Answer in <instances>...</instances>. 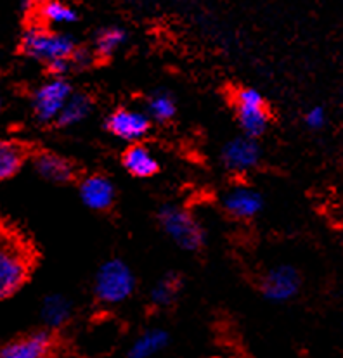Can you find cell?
I'll return each mask as SVG.
<instances>
[{
    "mask_svg": "<svg viewBox=\"0 0 343 358\" xmlns=\"http://www.w3.org/2000/svg\"><path fill=\"white\" fill-rule=\"evenodd\" d=\"M31 255L18 237L0 234V299L16 294L27 282Z\"/></svg>",
    "mask_w": 343,
    "mask_h": 358,
    "instance_id": "1",
    "label": "cell"
},
{
    "mask_svg": "<svg viewBox=\"0 0 343 358\" xmlns=\"http://www.w3.org/2000/svg\"><path fill=\"white\" fill-rule=\"evenodd\" d=\"M21 49L31 59L47 64L54 59L71 57L76 42L66 33L50 31L46 27H30L21 40Z\"/></svg>",
    "mask_w": 343,
    "mask_h": 358,
    "instance_id": "2",
    "label": "cell"
},
{
    "mask_svg": "<svg viewBox=\"0 0 343 358\" xmlns=\"http://www.w3.org/2000/svg\"><path fill=\"white\" fill-rule=\"evenodd\" d=\"M136 289V277L122 260H109L97 270L94 293L106 305H120L127 301Z\"/></svg>",
    "mask_w": 343,
    "mask_h": 358,
    "instance_id": "3",
    "label": "cell"
},
{
    "mask_svg": "<svg viewBox=\"0 0 343 358\" xmlns=\"http://www.w3.org/2000/svg\"><path fill=\"white\" fill-rule=\"evenodd\" d=\"M158 222L163 232L186 251H198L205 244V230L202 224L184 208L167 204L160 210Z\"/></svg>",
    "mask_w": 343,
    "mask_h": 358,
    "instance_id": "4",
    "label": "cell"
},
{
    "mask_svg": "<svg viewBox=\"0 0 343 358\" xmlns=\"http://www.w3.org/2000/svg\"><path fill=\"white\" fill-rule=\"evenodd\" d=\"M234 109L238 122L248 137H260L267 130L271 115L264 97L255 89H239L234 94Z\"/></svg>",
    "mask_w": 343,
    "mask_h": 358,
    "instance_id": "5",
    "label": "cell"
},
{
    "mask_svg": "<svg viewBox=\"0 0 343 358\" xmlns=\"http://www.w3.org/2000/svg\"><path fill=\"white\" fill-rule=\"evenodd\" d=\"M71 87L64 78L52 76V80L40 85L34 94V113L40 123H52L71 96Z\"/></svg>",
    "mask_w": 343,
    "mask_h": 358,
    "instance_id": "6",
    "label": "cell"
},
{
    "mask_svg": "<svg viewBox=\"0 0 343 358\" xmlns=\"http://www.w3.org/2000/svg\"><path fill=\"white\" fill-rule=\"evenodd\" d=\"M302 287V275L295 266H272L260 282V291L269 301L284 303L293 299Z\"/></svg>",
    "mask_w": 343,
    "mask_h": 358,
    "instance_id": "7",
    "label": "cell"
},
{
    "mask_svg": "<svg viewBox=\"0 0 343 358\" xmlns=\"http://www.w3.org/2000/svg\"><path fill=\"white\" fill-rule=\"evenodd\" d=\"M222 162L232 173H246L260 162V148L255 137H238L227 142L222 151Z\"/></svg>",
    "mask_w": 343,
    "mask_h": 358,
    "instance_id": "8",
    "label": "cell"
},
{
    "mask_svg": "<svg viewBox=\"0 0 343 358\" xmlns=\"http://www.w3.org/2000/svg\"><path fill=\"white\" fill-rule=\"evenodd\" d=\"M106 127L115 137L122 138V141L136 142L148 135L149 129H151V122H149V116L142 111L122 108L116 109L109 116Z\"/></svg>",
    "mask_w": 343,
    "mask_h": 358,
    "instance_id": "9",
    "label": "cell"
},
{
    "mask_svg": "<svg viewBox=\"0 0 343 358\" xmlns=\"http://www.w3.org/2000/svg\"><path fill=\"white\" fill-rule=\"evenodd\" d=\"M80 199L94 211L109 210L115 203L116 191L113 182L104 175H89L80 182Z\"/></svg>",
    "mask_w": 343,
    "mask_h": 358,
    "instance_id": "10",
    "label": "cell"
},
{
    "mask_svg": "<svg viewBox=\"0 0 343 358\" xmlns=\"http://www.w3.org/2000/svg\"><path fill=\"white\" fill-rule=\"evenodd\" d=\"M52 336L47 331L34 332L30 336L10 341L0 350L2 358H42L52 352Z\"/></svg>",
    "mask_w": 343,
    "mask_h": 358,
    "instance_id": "11",
    "label": "cell"
},
{
    "mask_svg": "<svg viewBox=\"0 0 343 358\" xmlns=\"http://www.w3.org/2000/svg\"><path fill=\"white\" fill-rule=\"evenodd\" d=\"M224 208L231 217L239 220H250L257 217L264 208V199L260 192L250 187H236L224 197Z\"/></svg>",
    "mask_w": 343,
    "mask_h": 358,
    "instance_id": "12",
    "label": "cell"
},
{
    "mask_svg": "<svg viewBox=\"0 0 343 358\" xmlns=\"http://www.w3.org/2000/svg\"><path fill=\"white\" fill-rule=\"evenodd\" d=\"M34 166L36 173L46 180L54 182V184H66L75 177V168L63 156L56 152H40L35 156Z\"/></svg>",
    "mask_w": 343,
    "mask_h": 358,
    "instance_id": "13",
    "label": "cell"
},
{
    "mask_svg": "<svg viewBox=\"0 0 343 358\" xmlns=\"http://www.w3.org/2000/svg\"><path fill=\"white\" fill-rule=\"evenodd\" d=\"M123 166L130 175L137 178H149L158 173L160 164L148 148L141 144H134L123 152Z\"/></svg>",
    "mask_w": 343,
    "mask_h": 358,
    "instance_id": "14",
    "label": "cell"
},
{
    "mask_svg": "<svg viewBox=\"0 0 343 358\" xmlns=\"http://www.w3.org/2000/svg\"><path fill=\"white\" fill-rule=\"evenodd\" d=\"M73 306L69 299L61 294H50L43 299L42 305V319L47 327L50 329H59L71 319Z\"/></svg>",
    "mask_w": 343,
    "mask_h": 358,
    "instance_id": "15",
    "label": "cell"
},
{
    "mask_svg": "<svg viewBox=\"0 0 343 358\" xmlns=\"http://www.w3.org/2000/svg\"><path fill=\"white\" fill-rule=\"evenodd\" d=\"M169 345V334L162 329H151V331H146L141 338L130 348L129 357L132 358H149L155 357L156 353H160L162 350L167 348Z\"/></svg>",
    "mask_w": 343,
    "mask_h": 358,
    "instance_id": "16",
    "label": "cell"
},
{
    "mask_svg": "<svg viewBox=\"0 0 343 358\" xmlns=\"http://www.w3.org/2000/svg\"><path fill=\"white\" fill-rule=\"evenodd\" d=\"M90 108H92V104H90L89 97L83 96V94H71V96L68 97L66 104L61 109L56 123L59 127L76 125V123L83 122V120L89 116Z\"/></svg>",
    "mask_w": 343,
    "mask_h": 358,
    "instance_id": "17",
    "label": "cell"
},
{
    "mask_svg": "<svg viewBox=\"0 0 343 358\" xmlns=\"http://www.w3.org/2000/svg\"><path fill=\"white\" fill-rule=\"evenodd\" d=\"M38 16L43 23L54 24V27L71 24L78 20L76 10L61 0H46V2L40 3Z\"/></svg>",
    "mask_w": 343,
    "mask_h": 358,
    "instance_id": "18",
    "label": "cell"
},
{
    "mask_svg": "<svg viewBox=\"0 0 343 358\" xmlns=\"http://www.w3.org/2000/svg\"><path fill=\"white\" fill-rule=\"evenodd\" d=\"M24 162V151L13 141H0V180L14 177Z\"/></svg>",
    "mask_w": 343,
    "mask_h": 358,
    "instance_id": "19",
    "label": "cell"
},
{
    "mask_svg": "<svg viewBox=\"0 0 343 358\" xmlns=\"http://www.w3.org/2000/svg\"><path fill=\"white\" fill-rule=\"evenodd\" d=\"M182 280L177 273H167L151 291V301L156 306H169L177 298Z\"/></svg>",
    "mask_w": 343,
    "mask_h": 358,
    "instance_id": "20",
    "label": "cell"
},
{
    "mask_svg": "<svg viewBox=\"0 0 343 358\" xmlns=\"http://www.w3.org/2000/svg\"><path fill=\"white\" fill-rule=\"evenodd\" d=\"M127 33L123 28H106L96 38V52L101 57H109L125 43Z\"/></svg>",
    "mask_w": 343,
    "mask_h": 358,
    "instance_id": "21",
    "label": "cell"
},
{
    "mask_svg": "<svg viewBox=\"0 0 343 358\" xmlns=\"http://www.w3.org/2000/svg\"><path fill=\"white\" fill-rule=\"evenodd\" d=\"M148 115L155 122L165 123L175 116V102L169 94H153L148 101Z\"/></svg>",
    "mask_w": 343,
    "mask_h": 358,
    "instance_id": "22",
    "label": "cell"
},
{
    "mask_svg": "<svg viewBox=\"0 0 343 358\" xmlns=\"http://www.w3.org/2000/svg\"><path fill=\"white\" fill-rule=\"evenodd\" d=\"M328 122L326 109L323 106H312L307 113H305V125L312 130H321Z\"/></svg>",
    "mask_w": 343,
    "mask_h": 358,
    "instance_id": "23",
    "label": "cell"
},
{
    "mask_svg": "<svg viewBox=\"0 0 343 358\" xmlns=\"http://www.w3.org/2000/svg\"><path fill=\"white\" fill-rule=\"evenodd\" d=\"M47 68H49L50 75L52 76H59V78H63L69 69L73 68V64H71V59H69V57H64V59L50 61V63H47Z\"/></svg>",
    "mask_w": 343,
    "mask_h": 358,
    "instance_id": "24",
    "label": "cell"
},
{
    "mask_svg": "<svg viewBox=\"0 0 343 358\" xmlns=\"http://www.w3.org/2000/svg\"><path fill=\"white\" fill-rule=\"evenodd\" d=\"M69 59H71V64L75 66V68H85V66L92 63V56H90L85 49H75V52L71 54Z\"/></svg>",
    "mask_w": 343,
    "mask_h": 358,
    "instance_id": "25",
    "label": "cell"
},
{
    "mask_svg": "<svg viewBox=\"0 0 343 358\" xmlns=\"http://www.w3.org/2000/svg\"><path fill=\"white\" fill-rule=\"evenodd\" d=\"M23 2L27 7H38L40 3L46 2V0H23Z\"/></svg>",
    "mask_w": 343,
    "mask_h": 358,
    "instance_id": "26",
    "label": "cell"
},
{
    "mask_svg": "<svg viewBox=\"0 0 343 358\" xmlns=\"http://www.w3.org/2000/svg\"><path fill=\"white\" fill-rule=\"evenodd\" d=\"M0 109H2V97H0Z\"/></svg>",
    "mask_w": 343,
    "mask_h": 358,
    "instance_id": "27",
    "label": "cell"
}]
</instances>
